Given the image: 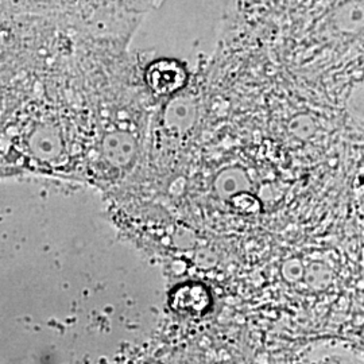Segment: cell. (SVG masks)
<instances>
[{
    "instance_id": "cell-5",
    "label": "cell",
    "mask_w": 364,
    "mask_h": 364,
    "mask_svg": "<svg viewBox=\"0 0 364 364\" xmlns=\"http://www.w3.org/2000/svg\"><path fill=\"white\" fill-rule=\"evenodd\" d=\"M30 147L36 156L49 161L63 151V142L58 131L52 126H41L30 138Z\"/></svg>"
},
{
    "instance_id": "cell-2",
    "label": "cell",
    "mask_w": 364,
    "mask_h": 364,
    "mask_svg": "<svg viewBox=\"0 0 364 364\" xmlns=\"http://www.w3.org/2000/svg\"><path fill=\"white\" fill-rule=\"evenodd\" d=\"M170 304L176 312L189 316H200L208 311L210 299L205 287L196 284H188L174 290Z\"/></svg>"
},
{
    "instance_id": "cell-4",
    "label": "cell",
    "mask_w": 364,
    "mask_h": 364,
    "mask_svg": "<svg viewBox=\"0 0 364 364\" xmlns=\"http://www.w3.org/2000/svg\"><path fill=\"white\" fill-rule=\"evenodd\" d=\"M196 105L188 96H181L170 102L165 111V124L169 130H189L195 122Z\"/></svg>"
},
{
    "instance_id": "cell-3",
    "label": "cell",
    "mask_w": 364,
    "mask_h": 364,
    "mask_svg": "<svg viewBox=\"0 0 364 364\" xmlns=\"http://www.w3.org/2000/svg\"><path fill=\"white\" fill-rule=\"evenodd\" d=\"M135 153L136 142L130 134L117 131L105 136L103 154L111 165L117 168L129 166L135 158Z\"/></svg>"
},
{
    "instance_id": "cell-1",
    "label": "cell",
    "mask_w": 364,
    "mask_h": 364,
    "mask_svg": "<svg viewBox=\"0 0 364 364\" xmlns=\"http://www.w3.org/2000/svg\"><path fill=\"white\" fill-rule=\"evenodd\" d=\"M146 81L150 90L156 95H171L185 85L186 72L177 61L159 60L149 66Z\"/></svg>"
},
{
    "instance_id": "cell-6",
    "label": "cell",
    "mask_w": 364,
    "mask_h": 364,
    "mask_svg": "<svg viewBox=\"0 0 364 364\" xmlns=\"http://www.w3.org/2000/svg\"><path fill=\"white\" fill-rule=\"evenodd\" d=\"M242 174L237 170H224L220 173L215 181V191L220 197H228V196L235 195L240 186H239V180Z\"/></svg>"
}]
</instances>
